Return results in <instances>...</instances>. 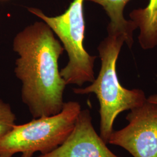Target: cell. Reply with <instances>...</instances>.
Returning a JSON list of instances; mask_svg holds the SVG:
<instances>
[{
  "label": "cell",
  "mask_w": 157,
  "mask_h": 157,
  "mask_svg": "<svg viewBox=\"0 0 157 157\" xmlns=\"http://www.w3.org/2000/svg\"><path fill=\"white\" fill-rule=\"evenodd\" d=\"M128 124L113 131L108 143L119 146L133 157H157V105L147 100L130 110Z\"/></svg>",
  "instance_id": "cell-5"
},
{
  "label": "cell",
  "mask_w": 157,
  "mask_h": 157,
  "mask_svg": "<svg viewBox=\"0 0 157 157\" xmlns=\"http://www.w3.org/2000/svg\"><path fill=\"white\" fill-rule=\"evenodd\" d=\"M84 1L73 0L63 13L55 17H48L39 9L28 8L29 11L45 22L61 41L69 61L60 75L66 84L78 86L95 80L93 69L96 56H90L83 46Z\"/></svg>",
  "instance_id": "cell-4"
},
{
  "label": "cell",
  "mask_w": 157,
  "mask_h": 157,
  "mask_svg": "<svg viewBox=\"0 0 157 157\" xmlns=\"http://www.w3.org/2000/svg\"><path fill=\"white\" fill-rule=\"evenodd\" d=\"M13 48L19 56L15 73L22 83V100L33 118L59 113L67 84L58 61L64 48L51 29L43 21L29 25L16 35Z\"/></svg>",
  "instance_id": "cell-1"
},
{
  "label": "cell",
  "mask_w": 157,
  "mask_h": 157,
  "mask_svg": "<svg viewBox=\"0 0 157 157\" xmlns=\"http://www.w3.org/2000/svg\"><path fill=\"white\" fill-rule=\"evenodd\" d=\"M15 121L16 116L10 105L0 99V137L11 130Z\"/></svg>",
  "instance_id": "cell-9"
},
{
  "label": "cell",
  "mask_w": 157,
  "mask_h": 157,
  "mask_svg": "<svg viewBox=\"0 0 157 157\" xmlns=\"http://www.w3.org/2000/svg\"><path fill=\"white\" fill-rule=\"evenodd\" d=\"M37 157H121L113 154L98 135L88 109L81 110L73 130L56 150Z\"/></svg>",
  "instance_id": "cell-6"
},
{
  "label": "cell",
  "mask_w": 157,
  "mask_h": 157,
  "mask_svg": "<svg viewBox=\"0 0 157 157\" xmlns=\"http://www.w3.org/2000/svg\"><path fill=\"white\" fill-rule=\"evenodd\" d=\"M129 15L140 30L138 40L141 47L147 50L157 47V0H149L146 7L135 10Z\"/></svg>",
  "instance_id": "cell-8"
},
{
  "label": "cell",
  "mask_w": 157,
  "mask_h": 157,
  "mask_svg": "<svg viewBox=\"0 0 157 157\" xmlns=\"http://www.w3.org/2000/svg\"><path fill=\"white\" fill-rule=\"evenodd\" d=\"M147 100L149 102H151V103L157 105V94H154V95L150 96L148 98H147Z\"/></svg>",
  "instance_id": "cell-10"
},
{
  "label": "cell",
  "mask_w": 157,
  "mask_h": 157,
  "mask_svg": "<svg viewBox=\"0 0 157 157\" xmlns=\"http://www.w3.org/2000/svg\"><path fill=\"white\" fill-rule=\"evenodd\" d=\"M0 157H1V156H0Z\"/></svg>",
  "instance_id": "cell-11"
},
{
  "label": "cell",
  "mask_w": 157,
  "mask_h": 157,
  "mask_svg": "<svg viewBox=\"0 0 157 157\" xmlns=\"http://www.w3.org/2000/svg\"><path fill=\"white\" fill-rule=\"evenodd\" d=\"M124 43L122 36L108 34L98 47L101 66L97 78L85 88L73 90L78 94L94 93L97 96L100 103V136L107 144L118 115L140 107L147 101L143 90L127 89L118 80L117 61Z\"/></svg>",
  "instance_id": "cell-2"
},
{
  "label": "cell",
  "mask_w": 157,
  "mask_h": 157,
  "mask_svg": "<svg viewBox=\"0 0 157 157\" xmlns=\"http://www.w3.org/2000/svg\"><path fill=\"white\" fill-rule=\"evenodd\" d=\"M81 110L78 102L69 101L56 115L15 124L11 131L0 137V156L12 157L21 153V157H32L37 152L44 155L54 151L70 135Z\"/></svg>",
  "instance_id": "cell-3"
},
{
  "label": "cell",
  "mask_w": 157,
  "mask_h": 157,
  "mask_svg": "<svg viewBox=\"0 0 157 157\" xmlns=\"http://www.w3.org/2000/svg\"><path fill=\"white\" fill-rule=\"evenodd\" d=\"M102 6L110 22L107 30L108 34L119 35L124 40V43L131 48L133 44V32L137 28L132 20L124 18V11L126 5L130 0H84Z\"/></svg>",
  "instance_id": "cell-7"
}]
</instances>
